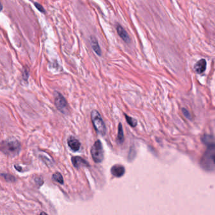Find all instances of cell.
I'll list each match as a JSON object with an SVG mask.
<instances>
[{"instance_id": "17", "label": "cell", "mask_w": 215, "mask_h": 215, "mask_svg": "<svg viewBox=\"0 0 215 215\" xmlns=\"http://www.w3.org/2000/svg\"><path fill=\"white\" fill-rule=\"evenodd\" d=\"M34 5L39 12L42 13H45V9L40 4H39L38 3H34Z\"/></svg>"}, {"instance_id": "3", "label": "cell", "mask_w": 215, "mask_h": 215, "mask_svg": "<svg viewBox=\"0 0 215 215\" xmlns=\"http://www.w3.org/2000/svg\"><path fill=\"white\" fill-rule=\"evenodd\" d=\"M91 119L96 131L102 136L105 135L106 133V127L100 114L97 110H94L92 112Z\"/></svg>"}, {"instance_id": "9", "label": "cell", "mask_w": 215, "mask_h": 215, "mask_svg": "<svg viewBox=\"0 0 215 215\" xmlns=\"http://www.w3.org/2000/svg\"><path fill=\"white\" fill-rule=\"evenodd\" d=\"M206 64V61L204 59H201L195 64L194 69L197 74H201L205 71Z\"/></svg>"}, {"instance_id": "13", "label": "cell", "mask_w": 215, "mask_h": 215, "mask_svg": "<svg viewBox=\"0 0 215 215\" xmlns=\"http://www.w3.org/2000/svg\"><path fill=\"white\" fill-rule=\"evenodd\" d=\"M124 133L123 129L121 123L119 124L118 125V135H117V140L119 143H122L124 142Z\"/></svg>"}, {"instance_id": "2", "label": "cell", "mask_w": 215, "mask_h": 215, "mask_svg": "<svg viewBox=\"0 0 215 215\" xmlns=\"http://www.w3.org/2000/svg\"><path fill=\"white\" fill-rule=\"evenodd\" d=\"M0 150L7 155L15 156L20 153L21 145L16 140H5L0 143Z\"/></svg>"}, {"instance_id": "16", "label": "cell", "mask_w": 215, "mask_h": 215, "mask_svg": "<svg viewBox=\"0 0 215 215\" xmlns=\"http://www.w3.org/2000/svg\"><path fill=\"white\" fill-rule=\"evenodd\" d=\"M1 176L7 181L8 182H15V178L14 176L8 174H2Z\"/></svg>"}, {"instance_id": "1", "label": "cell", "mask_w": 215, "mask_h": 215, "mask_svg": "<svg viewBox=\"0 0 215 215\" xmlns=\"http://www.w3.org/2000/svg\"><path fill=\"white\" fill-rule=\"evenodd\" d=\"M207 146V148L200 160V165L204 170L212 171L214 170L215 144Z\"/></svg>"}, {"instance_id": "21", "label": "cell", "mask_w": 215, "mask_h": 215, "mask_svg": "<svg viewBox=\"0 0 215 215\" xmlns=\"http://www.w3.org/2000/svg\"><path fill=\"white\" fill-rule=\"evenodd\" d=\"M15 168H16V169H18V168H19V169H22V168L21 167H18V166H15ZM19 171H20V170H18Z\"/></svg>"}, {"instance_id": "4", "label": "cell", "mask_w": 215, "mask_h": 215, "mask_svg": "<svg viewBox=\"0 0 215 215\" xmlns=\"http://www.w3.org/2000/svg\"><path fill=\"white\" fill-rule=\"evenodd\" d=\"M91 155L94 161L99 163L104 160V150L102 144L100 140H97L95 142L91 148Z\"/></svg>"}, {"instance_id": "7", "label": "cell", "mask_w": 215, "mask_h": 215, "mask_svg": "<svg viewBox=\"0 0 215 215\" xmlns=\"http://www.w3.org/2000/svg\"><path fill=\"white\" fill-rule=\"evenodd\" d=\"M71 161L74 166L76 168H79L82 166H89V163L80 156H73L71 158Z\"/></svg>"}, {"instance_id": "8", "label": "cell", "mask_w": 215, "mask_h": 215, "mask_svg": "<svg viewBox=\"0 0 215 215\" xmlns=\"http://www.w3.org/2000/svg\"><path fill=\"white\" fill-rule=\"evenodd\" d=\"M68 145L71 150L73 151H78L81 146L79 141L76 138L73 136H71L68 139Z\"/></svg>"}, {"instance_id": "14", "label": "cell", "mask_w": 215, "mask_h": 215, "mask_svg": "<svg viewBox=\"0 0 215 215\" xmlns=\"http://www.w3.org/2000/svg\"><path fill=\"white\" fill-rule=\"evenodd\" d=\"M52 179L53 181L61 184H63L64 183V181H63V177L62 176V175L59 173V172H56V173H54L53 175V177H52Z\"/></svg>"}, {"instance_id": "6", "label": "cell", "mask_w": 215, "mask_h": 215, "mask_svg": "<svg viewBox=\"0 0 215 215\" xmlns=\"http://www.w3.org/2000/svg\"><path fill=\"white\" fill-rule=\"evenodd\" d=\"M111 174L115 177H120L125 174V168L121 165H115L110 170Z\"/></svg>"}, {"instance_id": "11", "label": "cell", "mask_w": 215, "mask_h": 215, "mask_svg": "<svg viewBox=\"0 0 215 215\" xmlns=\"http://www.w3.org/2000/svg\"><path fill=\"white\" fill-rule=\"evenodd\" d=\"M91 45H92L93 50L95 52V53L98 55H100L101 54V50H100V46L99 45V43L95 37L91 38Z\"/></svg>"}, {"instance_id": "5", "label": "cell", "mask_w": 215, "mask_h": 215, "mask_svg": "<svg viewBox=\"0 0 215 215\" xmlns=\"http://www.w3.org/2000/svg\"><path fill=\"white\" fill-rule=\"evenodd\" d=\"M55 105L57 109L62 113L66 114L68 110V104L65 98L60 93L56 92L54 94Z\"/></svg>"}, {"instance_id": "20", "label": "cell", "mask_w": 215, "mask_h": 215, "mask_svg": "<svg viewBox=\"0 0 215 215\" xmlns=\"http://www.w3.org/2000/svg\"><path fill=\"white\" fill-rule=\"evenodd\" d=\"M3 10V5L1 2V0H0V12H2Z\"/></svg>"}, {"instance_id": "12", "label": "cell", "mask_w": 215, "mask_h": 215, "mask_svg": "<svg viewBox=\"0 0 215 215\" xmlns=\"http://www.w3.org/2000/svg\"><path fill=\"white\" fill-rule=\"evenodd\" d=\"M202 141L204 143V145L207 146L214 144V139L213 136L212 135H204L203 137L202 138Z\"/></svg>"}, {"instance_id": "19", "label": "cell", "mask_w": 215, "mask_h": 215, "mask_svg": "<svg viewBox=\"0 0 215 215\" xmlns=\"http://www.w3.org/2000/svg\"><path fill=\"white\" fill-rule=\"evenodd\" d=\"M182 112H183V114H184V115H185L187 118H188V119H190V118H191V115H190L189 112L186 109H182Z\"/></svg>"}, {"instance_id": "15", "label": "cell", "mask_w": 215, "mask_h": 215, "mask_svg": "<svg viewBox=\"0 0 215 215\" xmlns=\"http://www.w3.org/2000/svg\"><path fill=\"white\" fill-rule=\"evenodd\" d=\"M124 115H125V117L127 122L129 124H130L131 127H136V125H137V120L125 114H124Z\"/></svg>"}, {"instance_id": "10", "label": "cell", "mask_w": 215, "mask_h": 215, "mask_svg": "<svg viewBox=\"0 0 215 215\" xmlns=\"http://www.w3.org/2000/svg\"><path fill=\"white\" fill-rule=\"evenodd\" d=\"M117 32L118 35L124 41H125V42H129L130 41V38L129 37L127 32L120 25H117Z\"/></svg>"}, {"instance_id": "18", "label": "cell", "mask_w": 215, "mask_h": 215, "mask_svg": "<svg viewBox=\"0 0 215 215\" xmlns=\"http://www.w3.org/2000/svg\"><path fill=\"white\" fill-rule=\"evenodd\" d=\"M28 75H29V74H28V71H27V69H25L24 71H23V74H22L23 78L25 80H27V78H28Z\"/></svg>"}]
</instances>
